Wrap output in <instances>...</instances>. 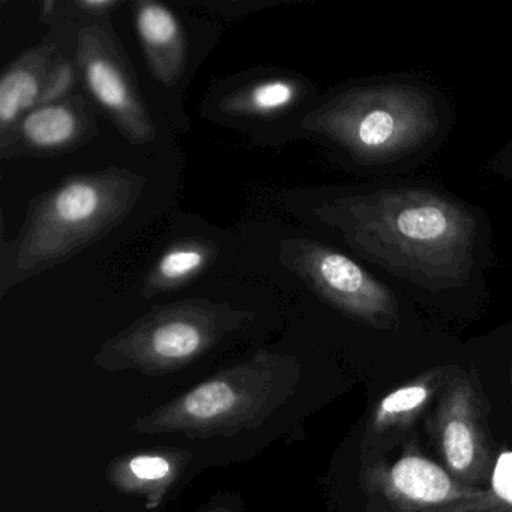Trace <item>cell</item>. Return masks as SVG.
I'll return each instance as SVG.
<instances>
[{
	"label": "cell",
	"instance_id": "9",
	"mask_svg": "<svg viewBox=\"0 0 512 512\" xmlns=\"http://www.w3.org/2000/svg\"><path fill=\"white\" fill-rule=\"evenodd\" d=\"M91 134L94 127L88 104L80 97L67 98L29 112L20 121L11 145L20 142L31 151L53 154L80 145Z\"/></svg>",
	"mask_w": 512,
	"mask_h": 512
},
{
	"label": "cell",
	"instance_id": "14",
	"mask_svg": "<svg viewBox=\"0 0 512 512\" xmlns=\"http://www.w3.org/2000/svg\"><path fill=\"white\" fill-rule=\"evenodd\" d=\"M440 382L442 371L433 370L389 392L377 403L374 410L373 430L376 433H385L392 428H403L412 424L428 406Z\"/></svg>",
	"mask_w": 512,
	"mask_h": 512
},
{
	"label": "cell",
	"instance_id": "17",
	"mask_svg": "<svg viewBox=\"0 0 512 512\" xmlns=\"http://www.w3.org/2000/svg\"><path fill=\"white\" fill-rule=\"evenodd\" d=\"M130 469L139 479L157 481L166 478L170 473V463L166 458L140 455L130 461Z\"/></svg>",
	"mask_w": 512,
	"mask_h": 512
},
{
	"label": "cell",
	"instance_id": "10",
	"mask_svg": "<svg viewBox=\"0 0 512 512\" xmlns=\"http://www.w3.org/2000/svg\"><path fill=\"white\" fill-rule=\"evenodd\" d=\"M53 46L29 50L5 70L0 79V145H11L20 121L40 106L47 77L52 70Z\"/></svg>",
	"mask_w": 512,
	"mask_h": 512
},
{
	"label": "cell",
	"instance_id": "8",
	"mask_svg": "<svg viewBox=\"0 0 512 512\" xmlns=\"http://www.w3.org/2000/svg\"><path fill=\"white\" fill-rule=\"evenodd\" d=\"M226 314L223 305L203 299L169 305L131 329L122 338V346L158 361H184L211 341Z\"/></svg>",
	"mask_w": 512,
	"mask_h": 512
},
{
	"label": "cell",
	"instance_id": "6",
	"mask_svg": "<svg viewBox=\"0 0 512 512\" xmlns=\"http://www.w3.org/2000/svg\"><path fill=\"white\" fill-rule=\"evenodd\" d=\"M370 479L392 506L404 512L476 508L496 500L491 491L458 481L440 464L416 451H407L391 467H377Z\"/></svg>",
	"mask_w": 512,
	"mask_h": 512
},
{
	"label": "cell",
	"instance_id": "1",
	"mask_svg": "<svg viewBox=\"0 0 512 512\" xmlns=\"http://www.w3.org/2000/svg\"><path fill=\"white\" fill-rule=\"evenodd\" d=\"M317 214L355 250L422 286H455L469 277L475 220L440 194L376 191L341 197Z\"/></svg>",
	"mask_w": 512,
	"mask_h": 512
},
{
	"label": "cell",
	"instance_id": "13",
	"mask_svg": "<svg viewBox=\"0 0 512 512\" xmlns=\"http://www.w3.org/2000/svg\"><path fill=\"white\" fill-rule=\"evenodd\" d=\"M301 95V85L289 77H269L230 92L221 101V112L245 118H265L290 109Z\"/></svg>",
	"mask_w": 512,
	"mask_h": 512
},
{
	"label": "cell",
	"instance_id": "18",
	"mask_svg": "<svg viewBox=\"0 0 512 512\" xmlns=\"http://www.w3.org/2000/svg\"><path fill=\"white\" fill-rule=\"evenodd\" d=\"M118 0H79L76 7L92 16H101V14L110 13L113 8L118 7Z\"/></svg>",
	"mask_w": 512,
	"mask_h": 512
},
{
	"label": "cell",
	"instance_id": "7",
	"mask_svg": "<svg viewBox=\"0 0 512 512\" xmlns=\"http://www.w3.org/2000/svg\"><path fill=\"white\" fill-rule=\"evenodd\" d=\"M437 446L448 472L472 485L481 481L490 466L481 412L475 388L464 374L452 377L443 391L434 418Z\"/></svg>",
	"mask_w": 512,
	"mask_h": 512
},
{
	"label": "cell",
	"instance_id": "3",
	"mask_svg": "<svg viewBox=\"0 0 512 512\" xmlns=\"http://www.w3.org/2000/svg\"><path fill=\"white\" fill-rule=\"evenodd\" d=\"M436 110L410 86L353 89L305 116L304 127L368 163L410 154L431 139Z\"/></svg>",
	"mask_w": 512,
	"mask_h": 512
},
{
	"label": "cell",
	"instance_id": "15",
	"mask_svg": "<svg viewBox=\"0 0 512 512\" xmlns=\"http://www.w3.org/2000/svg\"><path fill=\"white\" fill-rule=\"evenodd\" d=\"M235 395L224 382H209L194 389L185 398V409L191 416L211 419L223 415L233 406Z\"/></svg>",
	"mask_w": 512,
	"mask_h": 512
},
{
	"label": "cell",
	"instance_id": "16",
	"mask_svg": "<svg viewBox=\"0 0 512 512\" xmlns=\"http://www.w3.org/2000/svg\"><path fill=\"white\" fill-rule=\"evenodd\" d=\"M74 83H76V71L73 64L67 59H58L53 62L43 95H41L40 106L67 100Z\"/></svg>",
	"mask_w": 512,
	"mask_h": 512
},
{
	"label": "cell",
	"instance_id": "19",
	"mask_svg": "<svg viewBox=\"0 0 512 512\" xmlns=\"http://www.w3.org/2000/svg\"><path fill=\"white\" fill-rule=\"evenodd\" d=\"M512 512V511H511Z\"/></svg>",
	"mask_w": 512,
	"mask_h": 512
},
{
	"label": "cell",
	"instance_id": "2",
	"mask_svg": "<svg viewBox=\"0 0 512 512\" xmlns=\"http://www.w3.org/2000/svg\"><path fill=\"white\" fill-rule=\"evenodd\" d=\"M145 185L125 169L64 179L31 206L11 254L13 277H32L103 238L130 214Z\"/></svg>",
	"mask_w": 512,
	"mask_h": 512
},
{
	"label": "cell",
	"instance_id": "5",
	"mask_svg": "<svg viewBox=\"0 0 512 512\" xmlns=\"http://www.w3.org/2000/svg\"><path fill=\"white\" fill-rule=\"evenodd\" d=\"M76 64L95 103L137 145L155 139L151 116L128 73L121 52L104 29L86 26L77 35Z\"/></svg>",
	"mask_w": 512,
	"mask_h": 512
},
{
	"label": "cell",
	"instance_id": "11",
	"mask_svg": "<svg viewBox=\"0 0 512 512\" xmlns=\"http://www.w3.org/2000/svg\"><path fill=\"white\" fill-rule=\"evenodd\" d=\"M134 19L155 79L164 86L176 85L187 65V44L178 17L163 4L142 0L134 5Z\"/></svg>",
	"mask_w": 512,
	"mask_h": 512
},
{
	"label": "cell",
	"instance_id": "12",
	"mask_svg": "<svg viewBox=\"0 0 512 512\" xmlns=\"http://www.w3.org/2000/svg\"><path fill=\"white\" fill-rule=\"evenodd\" d=\"M218 256V248L208 239H184L161 254L146 275L145 295L181 289L203 274Z\"/></svg>",
	"mask_w": 512,
	"mask_h": 512
},
{
	"label": "cell",
	"instance_id": "4",
	"mask_svg": "<svg viewBox=\"0 0 512 512\" xmlns=\"http://www.w3.org/2000/svg\"><path fill=\"white\" fill-rule=\"evenodd\" d=\"M278 259L314 292L355 319L374 328H391L397 320L394 293L344 254L308 239H284Z\"/></svg>",
	"mask_w": 512,
	"mask_h": 512
}]
</instances>
